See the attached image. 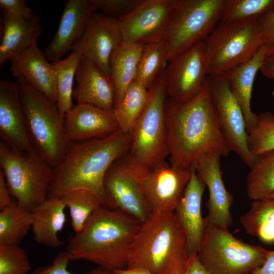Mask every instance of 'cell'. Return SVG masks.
<instances>
[{
    "instance_id": "6da1fadb",
    "label": "cell",
    "mask_w": 274,
    "mask_h": 274,
    "mask_svg": "<svg viewBox=\"0 0 274 274\" xmlns=\"http://www.w3.org/2000/svg\"><path fill=\"white\" fill-rule=\"evenodd\" d=\"M165 117L170 165L192 167L202 156H227L229 150L221 131L208 81L195 97L185 102L167 98Z\"/></svg>"
},
{
    "instance_id": "7a4b0ae2",
    "label": "cell",
    "mask_w": 274,
    "mask_h": 274,
    "mask_svg": "<svg viewBox=\"0 0 274 274\" xmlns=\"http://www.w3.org/2000/svg\"><path fill=\"white\" fill-rule=\"evenodd\" d=\"M131 139V134L119 130L104 138L68 143L63 159L53 168L47 198L85 189L99 196L106 207L105 175L116 160L127 154Z\"/></svg>"
},
{
    "instance_id": "3957f363",
    "label": "cell",
    "mask_w": 274,
    "mask_h": 274,
    "mask_svg": "<svg viewBox=\"0 0 274 274\" xmlns=\"http://www.w3.org/2000/svg\"><path fill=\"white\" fill-rule=\"evenodd\" d=\"M141 225L127 214L102 206L69 239L65 251L71 260L84 259L108 271L125 268Z\"/></svg>"
},
{
    "instance_id": "277c9868",
    "label": "cell",
    "mask_w": 274,
    "mask_h": 274,
    "mask_svg": "<svg viewBox=\"0 0 274 274\" xmlns=\"http://www.w3.org/2000/svg\"><path fill=\"white\" fill-rule=\"evenodd\" d=\"M191 259L174 213L151 212L135 237L127 267L153 274H186Z\"/></svg>"
},
{
    "instance_id": "5b68a950",
    "label": "cell",
    "mask_w": 274,
    "mask_h": 274,
    "mask_svg": "<svg viewBox=\"0 0 274 274\" xmlns=\"http://www.w3.org/2000/svg\"><path fill=\"white\" fill-rule=\"evenodd\" d=\"M33 148L53 167L63 159L68 144L64 119L56 103L21 77L16 78Z\"/></svg>"
},
{
    "instance_id": "8992f818",
    "label": "cell",
    "mask_w": 274,
    "mask_h": 274,
    "mask_svg": "<svg viewBox=\"0 0 274 274\" xmlns=\"http://www.w3.org/2000/svg\"><path fill=\"white\" fill-rule=\"evenodd\" d=\"M164 70L148 89L145 107L131 133L129 157L151 168L169 156L165 105L167 93Z\"/></svg>"
},
{
    "instance_id": "52a82bcc",
    "label": "cell",
    "mask_w": 274,
    "mask_h": 274,
    "mask_svg": "<svg viewBox=\"0 0 274 274\" xmlns=\"http://www.w3.org/2000/svg\"><path fill=\"white\" fill-rule=\"evenodd\" d=\"M0 167L21 207L33 212L47 199L53 168L34 149L16 150L0 141Z\"/></svg>"
},
{
    "instance_id": "ba28073f",
    "label": "cell",
    "mask_w": 274,
    "mask_h": 274,
    "mask_svg": "<svg viewBox=\"0 0 274 274\" xmlns=\"http://www.w3.org/2000/svg\"><path fill=\"white\" fill-rule=\"evenodd\" d=\"M203 44L209 77L226 75L250 60L263 46L257 19L220 22Z\"/></svg>"
},
{
    "instance_id": "9c48e42d",
    "label": "cell",
    "mask_w": 274,
    "mask_h": 274,
    "mask_svg": "<svg viewBox=\"0 0 274 274\" xmlns=\"http://www.w3.org/2000/svg\"><path fill=\"white\" fill-rule=\"evenodd\" d=\"M225 0H171L169 20L162 40L168 62L203 42L220 22Z\"/></svg>"
},
{
    "instance_id": "30bf717a",
    "label": "cell",
    "mask_w": 274,
    "mask_h": 274,
    "mask_svg": "<svg viewBox=\"0 0 274 274\" xmlns=\"http://www.w3.org/2000/svg\"><path fill=\"white\" fill-rule=\"evenodd\" d=\"M270 251L234 237L228 228L206 226L197 256L211 274H252Z\"/></svg>"
},
{
    "instance_id": "8fae6325",
    "label": "cell",
    "mask_w": 274,
    "mask_h": 274,
    "mask_svg": "<svg viewBox=\"0 0 274 274\" xmlns=\"http://www.w3.org/2000/svg\"><path fill=\"white\" fill-rule=\"evenodd\" d=\"M143 167L126 154L111 164L104 180L106 207L120 210L142 223L151 212L141 187Z\"/></svg>"
},
{
    "instance_id": "7c38bea8",
    "label": "cell",
    "mask_w": 274,
    "mask_h": 274,
    "mask_svg": "<svg viewBox=\"0 0 274 274\" xmlns=\"http://www.w3.org/2000/svg\"><path fill=\"white\" fill-rule=\"evenodd\" d=\"M209 83L219 127L229 150L250 168L257 156L249 149L244 114L229 89L226 75L209 77Z\"/></svg>"
},
{
    "instance_id": "4fadbf2b",
    "label": "cell",
    "mask_w": 274,
    "mask_h": 274,
    "mask_svg": "<svg viewBox=\"0 0 274 274\" xmlns=\"http://www.w3.org/2000/svg\"><path fill=\"white\" fill-rule=\"evenodd\" d=\"M164 70L168 98L177 102L188 101L206 85L209 76L203 41L177 55Z\"/></svg>"
},
{
    "instance_id": "5bb4252c",
    "label": "cell",
    "mask_w": 274,
    "mask_h": 274,
    "mask_svg": "<svg viewBox=\"0 0 274 274\" xmlns=\"http://www.w3.org/2000/svg\"><path fill=\"white\" fill-rule=\"evenodd\" d=\"M191 168H179L165 161L151 168L143 167L141 184L151 212H174L190 180Z\"/></svg>"
},
{
    "instance_id": "9a60e30c",
    "label": "cell",
    "mask_w": 274,
    "mask_h": 274,
    "mask_svg": "<svg viewBox=\"0 0 274 274\" xmlns=\"http://www.w3.org/2000/svg\"><path fill=\"white\" fill-rule=\"evenodd\" d=\"M171 0H144L125 16L116 19L123 43L145 45L162 40Z\"/></svg>"
},
{
    "instance_id": "2e32d148",
    "label": "cell",
    "mask_w": 274,
    "mask_h": 274,
    "mask_svg": "<svg viewBox=\"0 0 274 274\" xmlns=\"http://www.w3.org/2000/svg\"><path fill=\"white\" fill-rule=\"evenodd\" d=\"M122 43L116 19L96 11L71 51L92 61L111 77L110 58L114 50Z\"/></svg>"
},
{
    "instance_id": "e0dca14e",
    "label": "cell",
    "mask_w": 274,
    "mask_h": 274,
    "mask_svg": "<svg viewBox=\"0 0 274 274\" xmlns=\"http://www.w3.org/2000/svg\"><path fill=\"white\" fill-rule=\"evenodd\" d=\"M221 157L215 154H207L194 164L197 176L209 190V197L206 203L208 214L204 218L205 227L216 225L228 228L233 224L230 208L233 198L223 180Z\"/></svg>"
},
{
    "instance_id": "ac0fdd59",
    "label": "cell",
    "mask_w": 274,
    "mask_h": 274,
    "mask_svg": "<svg viewBox=\"0 0 274 274\" xmlns=\"http://www.w3.org/2000/svg\"><path fill=\"white\" fill-rule=\"evenodd\" d=\"M0 138L1 142L12 149H33L16 81L0 82Z\"/></svg>"
},
{
    "instance_id": "d6986e66",
    "label": "cell",
    "mask_w": 274,
    "mask_h": 274,
    "mask_svg": "<svg viewBox=\"0 0 274 274\" xmlns=\"http://www.w3.org/2000/svg\"><path fill=\"white\" fill-rule=\"evenodd\" d=\"M96 9L91 0H68L61 14L56 32L44 53L49 61L61 58L70 50L83 33Z\"/></svg>"
},
{
    "instance_id": "ffe728a7",
    "label": "cell",
    "mask_w": 274,
    "mask_h": 274,
    "mask_svg": "<svg viewBox=\"0 0 274 274\" xmlns=\"http://www.w3.org/2000/svg\"><path fill=\"white\" fill-rule=\"evenodd\" d=\"M70 142L104 138L119 130L114 110L86 104H77L64 117Z\"/></svg>"
},
{
    "instance_id": "44dd1931",
    "label": "cell",
    "mask_w": 274,
    "mask_h": 274,
    "mask_svg": "<svg viewBox=\"0 0 274 274\" xmlns=\"http://www.w3.org/2000/svg\"><path fill=\"white\" fill-rule=\"evenodd\" d=\"M206 187L194 167L183 196L174 212L185 233L186 250L190 256L197 253L205 230L201 203Z\"/></svg>"
},
{
    "instance_id": "7402d4cb",
    "label": "cell",
    "mask_w": 274,
    "mask_h": 274,
    "mask_svg": "<svg viewBox=\"0 0 274 274\" xmlns=\"http://www.w3.org/2000/svg\"><path fill=\"white\" fill-rule=\"evenodd\" d=\"M77 85L73 97L77 104L91 105L114 110L115 90L111 77L92 61L81 57L75 74Z\"/></svg>"
},
{
    "instance_id": "603a6c76",
    "label": "cell",
    "mask_w": 274,
    "mask_h": 274,
    "mask_svg": "<svg viewBox=\"0 0 274 274\" xmlns=\"http://www.w3.org/2000/svg\"><path fill=\"white\" fill-rule=\"evenodd\" d=\"M9 61L10 72L15 77L23 78L36 90L56 103L54 69L38 44L13 56Z\"/></svg>"
},
{
    "instance_id": "cb8c5ba5",
    "label": "cell",
    "mask_w": 274,
    "mask_h": 274,
    "mask_svg": "<svg viewBox=\"0 0 274 274\" xmlns=\"http://www.w3.org/2000/svg\"><path fill=\"white\" fill-rule=\"evenodd\" d=\"M0 67L13 56L38 44L42 33L40 17L35 14L30 20L2 11L1 18Z\"/></svg>"
},
{
    "instance_id": "d4e9b609",
    "label": "cell",
    "mask_w": 274,
    "mask_h": 274,
    "mask_svg": "<svg viewBox=\"0 0 274 274\" xmlns=\"http://www.w3.org/2000/svg\"><path fill=\"white\" fill-rule=\"evenodd\" d=\"M266 55V50L263 46L250 60L226 74L229 89L243 111L247 133L257 118L251 107L253 84Z\"/></svg>"
},
{
    "instance_id": "484cf974",
    "label": "cell",
    "mask_w": 274,
    "mask_h": 274,
    "mask_svg": "<svg viewBox=\"0 0 274 274\" xmlns=\"http://www.w3.org/2000/svg\"><path fill=\"white\" fill-rule=\"evenodd\" d=\"M65 207L60 198H47L35 209L31 230L36 242L55 249L62 244L57 235L65 222Z\"/></svg>"
},
{
    "instance_id": "4316f807",
    "label": "cell",
    "mask_w": 274,
    "mask_h": 274,
    "mask_svg": "<svg viewBox=\"0 0 274 274\" xmlns=\"http://www.w3.org/2000/svg\"><path fill=\"white\" fill-rule=\"evenodd\" d=\"M144 45L122 43L113 51L110 58L111 78L115 90V107L133 82Z\"/></svg>"
},
{
    "instance_id": "83f0119b",
    "label": "cell",
    "mask_w": 274,
    "mask_h": 274,
    "mask_svg": "<svg viewBox=\"0 0 274 274\" xmlns=\"http://www.w3.org/2000/svg\"><path fill=\"white\" fill-rule=\"evenodd\" d=\"M240 221L249 235L266 244H274V198L253 200Z\"/></svg>"
},
{
    "instance_id": "f1b7e54d",
    "label": "cell",
    "mask_w": 274,
    "mask_h": 274,
    "mask_svg": "<svg viewBox=\"0 0 274 274\" xmlns=\"http://www.w3.org/2000/svg\"><path fill=\"white\" fill-rule=\"evenodd\" d=\"M249 199L274 198V150L257 156L246 180Z\"/></svg>"
},
{
    "instance_id": "f546056e",
    "label": "cell",
    "mask_w": 274,
    "mask_h": 274,
    "mask_svg": "<svg viewBox=\"0 0 274 274\" xmlns=\"http://www.w3.org/2000/svg\"><path fill=\"white\" fill-rule=\"evenodd\" d=\"M32 212L14 200L0 212V244L19 245L32 228Z\"/></svg>"
},
{
    "instance_id": "4dcf8cb0",
    "label": "cell",
    "mask_w": 274,
    "mask_h": 274,
    "mask_svg": "<svg viewBox=\"0 0 274 274\" xmlns=\"http://www.w3.org/2000/svg\"><path fill=\"white\" fill-rule=\"evenodd\" d=\"M148 89L133 81L128 87L121 101L114 110L119 130L127 134L131 131L148 100Z\"/></svg>"
},
{
    "instance_id": "1f68e13d",
    "label": "cell",
    "mask_w": 274,
    "mask_h": 274,
    "mask_svg": "<svg viewBox=\"0 0 274 274\" xmlns=\"http://www.w3.org/2000/svg\"><path fill=\"white\" fill-rule=\"evenodd\" d=\"M80 58L81 56L78 53L71 51L65 59L51 62L55 74L56 104L60 115L64 119L74 106L73 82Z\"/></svg>"
},
{
    "instance_id": "d6a6232c",
    "label": "cell",
    "mask_w": 274,
    "mask_h": 274,
    "mask_svg": "<svg viewBox=\"0 0 274 274\" xmlns=\"http://www.w3.org/2000/svg\"><path fill=\"white\" fill-rule=\"evenodd\" d=\"M167 62V48L163 40L145 45L133 81L149 89L165 70Z\"/></svg>"
},
{
    "instance_id": "836d02e7",
    "label": "cell",
    "mask_w": 274,
    "mask_h": 274,
    "mask_svg": "<svg viewBox=\"0 0 274 274\" xmlns=\"http://www.w3.org/2000/svg\"><path fill=\"white\" fill-rule=\"evenodd\" d=\"M69 210L71 226L75 233L80 232L93 213L105 206L102 199L85 189L73 191L60 198Z\"/></svg>"
},
{
    "instance_id": "e575fe53",
    "label": "cell",
    "mask_w": 274,
    "mask_h": 274,
    "mask_svg": "<svg viewBox=\"0 0 274 274\" xmlns=\"http://www.w3.org/2000/svg\"><path fill=\"white\" fill-rule=\"evenodd\" d=\"M274 6V0H225L220 22L234 23L256 20Z\"/></svg>"
},
{
    "instance_id": "d590c367",
    "label": "cell",
    "mask_w": 274,
    "mask_h": 274,
    "mask_svg": "<svg viewBox=\"0 0 274 274\" xmlns=\"http://www.w3.org/2000/svg\"><path fill=\"white\" fill-rule=\"evenodd\" d=\"M251 152L258 156L274 150V115L269 112L257 114L256 122L248 133Z\"/></svg>"
},
{
    "instance_id": "8d00e7d4",
    "label": "cell",
    "mask_w": 274,
    "mask_h": 274,
    "mask_svg": "<svg viewBox=\"0 0 274 274\" xmlns=\"http://www.w3.org/2000/svg\"><path fill=\"white\" fill-rule=\"evenodd\" d=\"M30 269L24 249L19 245L0 244V274H28Z\"/></svg>"
},
{
    "instance_id": "74e56055",
    "label": "cell",
    "mask_w": 274,
    "mask_h": 274,
    "mask_svg": "<svg viewBox=\"0 0 274 274\" xmlns=\"http://www.w3.org/2000/svg\"><path fill=\"white\" fill-rule=\"evenodd\" d=\"M144 0H91L97 11L118 19L133 10Z\"/></svg>"
},
{
    "instance_id": "f35d334b",
    "label": "cell",
    "mask_w": 274,
    "mask_h": 274,
    "mask_svg": "<svg viewBox=\"0 0 274 274\" xmlns=\"http://www.w3.org/2000/svg\"><path fill=\"white\" fill-rule=\"evenodd\" d=\"M70 261V257L65 251L59 252L56 255L51 264L38 267L31 274H73L67 269ZM87 274H112V272L98 267Z\"/></svg>"
},
{
    "instance_id": "ab89813d",
    "label": "cell",
    "mask_w": 274,
    "mask_h": 274,
    "mask_svg": "<svg viewBox=\"0 0 274 274\" xmlns=\"http://www.w3.org/2000/svg\"><path fill=\"white\" fill-rule=\"evenodd\" d=\"M257 23L266 56L274 55V6L257 19Z\"/></svg>"
},
{
    "instance_id": "60d3db41",
    "label": "cell",
    "mask_w": 274,
    "mask_h": 274,
    "mask_svg": "<svg viewBox=\"0 0 274 274\" xmlns=\"http://www.w3.org/2000/svg\"><path fill=\"white\" fill-rule=\"evenodd\" d=\"M0 8L2 11L14 14L26 20H31L35 15L24 0H0Z\"/></svg>"
},
{
    "instance_id": "b9f144b4",
    "label": "cell",
    "mask_w": 274,
    "mask_h": 274,
    "mask_svg": "<svg viewBox=\"0 0 274 274\" xmlns=\"http://www.w3.org/2000/svg\"><path fill=\"white\" fill-rule=\"evenodd\" d=\"M12 198L4 174L0 169V211L13 203L14 200Z\"/></svg>"
},
{
    "instance_id": "7bdbcfd3",
    "label": "cell",
    "mask_w": 274,
    "mask_h": 274,
    "mask_svg": "<svg viewBox=\"0 0 274 274\" xmlns=\"http://www.w3.org/2000/svg\"><path fill=\"white\" fill-rule=\"evenodd\" d=\"M186 274H211L199 260L197 254L191 256Z\"/></svg>"
},
{
    "instance_id": "ee69618b",
    "label": "cell",
    "mask_w": 274,
    "mask_h": 274,
    "mask_svg": "<svg viewBox=\"0 0 274 274\" xmlns=\"http://www.w3.org/2000/svg\"><path fill=\"white\" fill-rule=\"evenodd\" d=\"M252 274H274V251H270L264 263Z\"/></svg>"
},
{
    "instance_id": "f6af8a7d",
    "label": "cell",
    "mask_w": 274,
    "mask_h": 274,
    "mask_svg": "<svg viewBox=\"0 0 274 274\" xmlns=\"http://www.w3.org/2000/svg\"><path fill=\"white\" fill-rule=\"evenodd\" d=\"M260 71L265 77L274 80V55L265 57Z\"/></svg>"
},
{
    "instance_id": "bcb514c9",
    "label": "cell",
    "mask_w": 274,
    "mask_h": 274,
    "mask_svg": "<svg viewBox=\"0 0 274 274\" xmlns=\"http://www.w3.org/2000/svg\"><path fill=\"white\" fill-rule=\"evenodd\" d=\"M112 272V274H153L143 268L129 267L116 270Z\"/></svg>"
}]
</instances>
